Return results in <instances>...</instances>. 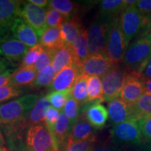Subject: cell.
<instances>
[{"instance_id":"obj_39","label":"cell","mask_w":151,"mask_h":151,"mask_svg":"<svg viewBox=\"0 0 151 151\" xmlns=\"http://www.w3.org/2000/svg\"><path fill=\"white\" fill-rule=\"evenodd\" d=\"M22 90L17 87L6 86L0 87V104L22 94Z\"/></svg>"},{"instance_id":"obj_33","label":"cell","mask_w":151,"mask_h":151,"mask_svg":"<svg viewBox=\"0 0 151 151\" xmlns=\"http://www.w3.org/2000/svg\"><path fill=\"white\" fill-rule=\"evenodd\" d=\"M43 50H44V48L41 46L40 43L29 49L25 56L24 57L22 62L20 63V67L19 68H28L35 67L36 62H37L39 56H40L41 52Z\"/></svg>"},{"instance_id":"obj_18","label":"cell","mask_w":151,"mask_h":151,"mask_svg":"<svg viewBox=\"0 0 151 151\" xmlns=\"http://www.w3.org/2000/svg\"><path fill=\"white\" fill-rule=\"evenodd\" d=\"M90 139H97L93 127L83 116H81L73 126L67 145Z\"/></svg>"},{"instance_id":"obj_15","label":"cell","mask_w":151,"mask_h":151,"mask_svg":"<svg viewBox=\"0 0 151 151\" xmlns=\"http://www.w3.org/2000/svg\"><path fill=\"white\" fill-rule=\"evenodd\" d=\"M81 74L79 67L76 64L64 68L55 76L50 89L52 91L65 92L72 89L78 77Z\"/></svg>"},{"instance_id":"obj_50","label":"cell","mask_w":151,"mask_h":151,"mask_svg":"<svg viewBox=\"0 0 151 151\" xmlns=\"http://www.w3.org/2000/svg\"><path fill=\"white\" fill-rule=\"evenodd\" d=\"M0 151H7L6 148H2V147H0Z\"/></svg>"},{"instance_id":"obj_22","label":"cell","mask_w":151,"mask_h":151,"mask_svg":"<svg viewBox=\"0 0 151 151\" xmlns=\"http://www.w3.org/2000/svg\"><path fill=\"white\" fill-rule=\"evenodd\" d=\"M50 107V104L46 97L39 98L34 108L23 118L24 122L30 127L34 124L44 122L47 111Z\"/></svg>"},{"instance_id":"obj_1","label":"cell","mask_w":151,"mask_h":151,"mask_svg":"<svg viewBox=\"0 0 151 151\" xmlns=\"http://www.w3.org/2000/svg\"><path fill=\"white\" fill-rule=\"evenodd\" d=\"M120 24L127 48L133 39L151 34V19L143 16L135 5L129 6L122 11Z\"/></svg>"},{"instance_id":"obj_14","label":"cell","mask_w":151,"mask_h":151,"mask_svg":"<svg viewBox=\"0 0 151 151\" xmlns=\"http://www.w3.org/2000/svg\"><path fill=\"white\" fill-rule=\"evenodd\" d=\"M19 2L15 0H0V39L8 35L18 18Z\"/></svg>"},{"instance_id":"obj_40","label":"cell","mask_w":151,"mask_h":151,"mask_svg":"<svg viewBox=\"0 0 151 151\" xmlns=\"http://www.w3.org/2000/svg\"><path fill=\"white\" fill-rule=\"evenodd\" d=\"M60 113H61V111L55 109L52 106H50L47 111L44 122L46 123L47 127H48V129H50L51 134L54 129L55 125L56 122L59 118Z\"/></svg>"},{"instance_id":"obj_16","label":"cell","mask_w":151,"mask_h":151,"mask_svg":"<svg viewBox=\"0 0 151 151\" xmlns=\"http://www.w3.org/2000/svg\"><path fill=\"white\" fill-rule=\"evenodd\" d=\"M11 32L13 37L28 47L32 48L40 42V37L36 30L19 17L15 20L11 29Z\"/></svg>"},{"instance_id":"obj_25","label":"cell","mask_w":151,"mask_h":151,"mask_svg":"<svg viewBox=\"0 0 151 151\" xmlns=\"http://www.w3.org/2000/svg\"><path fill=\"white\" fill-rule=\"evenodd\" d=\"M126 7H127L126 0H104L99 2L98 15L112 19L120 16Z\"/></svg>"},{"instance_id":"obj_36","label":"cell","mask_w":151,"mask_h":151,"mask_svg":"<svg viewBox=\"0 0 151 151\" xmlns=\"http://www.w3.org/2000/svg\"><path fill=\"white\" fill-rule=\"evenodd\" d=\"M142 135L143 143H151V113L141 117L138 120Z\"/></svg>"},{"instance_id":"obj_51","label":"cell","mask_w":151,"mask_h":151,"mask_svg":"<svg viewBox=\"0 0 151 151\" xmlns=\"http://www.w3.org/2000/svg\"><path fill=\"white\" fill-rule=\"evenodd\" d=\"M148 151H151V143H148Z\"/></svg>"},{"instance_id":"obj_17","label":"cell","mask_w":151,"mask_h":151,"mask_svg":"<svg viewBox=\"0 0 151 151\" xmlns=\"http://www.w3.org/2000/svg\"><path fill=\"white\" fill-rule=\"evenodd\" d=\"M107 110L110 121L113 125L133 119L132 106L126 103L120 97L116 98L109 101Z\"/></svg>"},{"instance_id":"obj_12","label":"cell","mask_w":151,"mask_h":151,"mask_svg":"<svg viewBox=\"0 0 151 151\" xmlns=\"http://www.w3.org/2000/svg\"><path fill=\"white\" fill-rule=\"evenodd\" d=\"M115 65L105 55H90L79 66L81 74L88 76L103 77Z\"/></svg>"},{"instance_id":"obj_26","label":"cell","mask_w":151,"mask_h":151,"mask_svg":"<svg viewBox=\"0 0 151 151\" xmlns=\"http://www.w3.org/2000/svg\"><path fill=\"white\" fill-rule=\"evenodd\" d=\"M40 44L43 48L53 51L63 44L61 37V27L47 28L41 36Z\"/></svg>"},{"instance_id":"obj_31","label":"cell","mask_w":151,"mask_h":151,"mask_svg":"<svg viewBox=\"0 0 151 151\" xmlns=\"http://www.w3.org/2000/svg\"><path fill=\"white\" fill-rule=\"evenodd\" d=\"M71 90L65 92L52 91L47 94L46 98L52 107L62 111L67 103V100L71 97Z\"/></svg>"},{"instance_id":"obj_4","label":"cell","mask_w":151,"mask_h":151,"mask_svg":"<svg viewBox=\"0 0 151 151\" xmlns=\"http://www.w3.org/2000/svg\"><path fill=\"white\" fill-rule=\"evenodd\" d=\"M110 134V140L123 149L130 146L139 147L143 143L139 122L136 119L113 125Z\"/></svg>"},{"instance_id":"obj_41","label":"cell","mask_w":151,"mask_h":151,"mask_svg":"<svg viewBox=\"0 0 151 151\" xmlns=\"http://www.w3.org/2000/svg\"><path fill=\"white\" fill-rule=\"evenodd\" d=\"M134 5L143 16L151 19V0H139Z\"/></svg>"},{"instance_id":"obj_30","label":"cell","mask_w":151,"mask_h":151,"mask_svg":"<svg viewBox=\"0 0 151 151\" xmlns=\"http://www.w3.org/2000/svg\"><path fill=\"white\" fill-rule=\"evenodd\" d=\"M88 102L95 101V100H103L104 101L102 82L100 77L88 76Z\"/></svg>"},{"instance_id":"obj_44","label":"cell","mask_w":151,"mask_h":151,"mask_svg":"<svg viewBox=\"0 0 151 151\" xmlns=\"http://www.w3.org/2000/svg\"><path fill=\"white\" fill-rule=\"evenodd\" d=\"M9 70V62L0 56V75Z\"/></svg>"},{"instance_id":"obj_32","label":"cell","mask_w":151,"mask_h":151,"mask_svg":"<svg viewBox=\"0 0 151 151\" xmlns=\"http://www.w3.org/2000/svg\"><path fill=\"white\" fill-rule=\"evenodd\" d=\"M62 111L65 113L67 118L69 119L72 126L74 125L77 120L81 116L80 115H81V105L79 104L78 101L73 99L71 96L67 100V103Z\"/></svg>"},{"instance_id":"obj_10","label":"cell","mask_w":151,"mask_h":151,"mask_svg":"<svg viewBox=\"0 0 151 151\" xmlns=\"http://www.w3.org/2000/svg\"><path fill=\"white\" fill-rule=\"evenodd\" d=\"M145 92V79L142 74L127 71L120 98L129 105L133 106Z\"/></svg>"},{"instance_id":"obj_28","label":"cell","mask_w":151,"mask_h":151,"mask_svg":"<svg viewBox=\"0 0 151 151\" xmlns=\"http://www.w3.org/2000/svg\"><path fill=\"white\" fill-rule=\"evenodd\" d=\"M48 7L58 11L68 20L76 16L78 7L76 4L69 0H51L49 1Z\"/></svg>"},{"instance_id":"obj_19","label":"cell","mask_w":151,"mask_h":151,"mask_svg":"<svg viewBox=\"0 0 151 151\" xmlns=\"http://www.w3.org/2000/svg\"><path fill=\"white\" fill-rule=\"evenodd\" d=\"M72 127V124H71L69 119L67 118L63 111H61L59 118L52 132L55 144L58 151H60L62 146H65V142L67 143Z\"/></svg>"},{"instance_id":"obj_20","label":"cell","mask_w":151,"mask_h":151,"mask_svg":"<svg viewBox=\"0 0 151 151\" xmlns=\"http://www.w3.org/2000/svg\"><path fill=\"white\" fill-rule=\"evenodd\" d=\"M51 67L55 74L64 68L74 63L73 54L71 46L65 43L52 51Z\"/></svg>"},{"instance_id":"obj_21","label":"cell","mask_w":151,"mask_h":151,"mask_svg":"<svg viewBox=\"0 0 151 151\" xmlns=\"http://www.w3.org/2000/svg\"><path fill=\"white\" fill-rule=\"evenodd\" d=\"M82 28V22L78 15L64 22L61 26V37L63 43L72 46Z\"/></svg>"},{"instance_id":"obj_23","label":"cell","mask_w":151,"mask_h":151,"mask_svg":"<svg viewBox=\"0 0 151 151\" xmlns=\"http://www.w3.org/2000/svg\"><path fill=\"white\" fill-rule=\"evenodd\" d=\"M74 63L80 66L90 55L88 45V31L84 27L81 29L78 37L71 46Z\"/></svg>"},{"instance_id":"obj_6","label":"cell","mask_w":151,"mask_h":151,"mask_svg":"<svg viewBox=\"0 0 151 151\" xmlns=\"http://www.w3.org/2000/svg\"><path fill=\"white\" fill-rule=\"evenodd\" d=\"M111 20L112 19L98 15L87 29L90 55H104Z\"/></svg>"},{"instance_id":"obj_2","label":"cell","mask_w":151,"mask_h":151,"mask_svg":"<svg viewBox=\"0 0 151 151\" xmlns=\"http://www.w3.org/2000/svg\"><path fill=\"white\" fill-rule=\"evenodd\" d=\"M151 59V34L135 39L130 43L124 54L122 63L127 71L142 74Z\"/></svg>"},{"instance_id":"obj_42","label":"cell","mask_w":151,"mask_h":151,"mask_svg":"<svg viewBox=\"0 0 151 151\" xmlns=\"http://www.w3.org/2000/svg\"><path fill=\"white\" fill-rule=\"evenodd\" d=\"M92 151H124L123 148H120L112 141L109 140L106 142L101 143L99 145H95L93 150Z\"/></svg>"},{"instance_id":"obj_24","label":"cell","mask_w":151,"mask_h":151,"mask_svg":"<svg viewBox=\"0 0 151 151\" xmlns=\"http://www.w3.org/2000/svg\"><path fill=\"white\" fill-rule=\"evenodd\" d=\"M37 72L35 67L19 68L11 74L9 86L19 88L20 86L32 85L37 77Z\"/></svg>"},{"instance_id":"obj_9","label":"cell","mask_w":151,"mask_h":151,"mask_svg":"<svg viewBox=\"0 0 151 151\" xmlns=\"http://www.w3.org/2000/svg\"><path fill=\"white\" fill-rule=\"evenodd\" d=\"M18 17L34 28L41 39L47 29L46 11L44 9L40 8L29 1H20Z\"/></svg>"},{"instance_id":"obj_43","label":"cell","mask_w":151,"mask_h":151,"mask_svg":"<svg viewBox=\"0 0 151 151\" xmlns=\"http://www.w3.org/2000/svg\"><path fill=\"white\" fill-rule=\"evenodd\" d=\"M11 74H12V70L9 69L5 73L0 75V87L9 86Z\"/></svg>"},{"instance_id":"obj_29","label":"cell","mask_w":151,"mask_h":151,"mask_svg":"<svg viewBox=\"0 0 151 151\" xmlns=\"http://www.w3.org/2000/svg\"><path fill=\"white\" fill-rule=\"evenodd\" d=\"M132 118L139 120L141 117L151 113V93L146 92L133 106Z\"/></svg>"},{"instance_id":"obj_34","label":"cell","mask_w":151,"mask_h":151,"mask_svg":"<svg viewBox=\"0 0 151 151\" xmlns=\"http://www.w3.org/2000/svg\"><path fill=\"white\" fill-rule=\"evenodd\" d=\"M55 75L54 71L52 70V67H49L46 70L39 71L37 73V77L31 86L36 89L42 88V87L50 86Z\"/></svg>"},{"instance_id":"obj_3","label":"cell","mask_w":151,"mask_h":151,"mask_svg":"<svg viewBox=\"0 0 151 151\" xmlns=\"http://www.w3.org/2000/svg\"><path fill=\"white\" fill-rule=\"evenodd\" d=\"M39 96L30 94L0 104V124H12L23 119L35 106Z\"/></svg>"},{"instance_id":"obj_37","label":"cell","mask_w":151,"mask_h":151,"mask_svg":"<svg viewBox=\"0 0 151 151\" xmlns=\"http://www.w3.org/2000/svg\"><path fill=\"white\" fill-rule=\"evenodd\" d=\"M97 139H90L67 145L64 151H92L95 146Z\"/></svg>"},{"instance_id":"obj_49","label":"cell","mask_w":151,"mask_h":151,"mask_svg":"<svg viewBox=\"0 0 151 151\" xmlns=\"http://www.w3.org/2000/svg\"><path fill=\"white\" fill-rule=\"evenodd\" d=\"M134 151H148V143H143L140 146L137 147Z\"/></svg>"},{"instance_id":"obj_5","label":"cell","mask_w":151,"mask_h":151,"mask_svg":"<svg viewBox=\"0 0 151 151\" xmlns=\"http://www.w3.org/2000/svg\"><path fill=\"white\" fill-rule=\"evenodd\" d=\"M127 49V44L120 27V16H117L111 20L104 55L114 65H117L122 62Z\"/></svg>"},{"instance_id":"obj_8","label":"cell","mask_w":151,"mask_h":151,"mask_svg":"<svg viewBox=\"0 0 151 151\" xmlns=\"http://www.w3.org/2000/svg\"><path fill=\"white\" fill-rule=\"evenodd\" d=\"M127 74V69L125 67L117 64L101 77L104 101L109 102L116 98L120 97Z\"/></svg>"},{"instance_id":"obj_13","label":"cell","mask_w":151,"mask_h":151,"mask_svg":"<svg viewBox=\"0 0 151 151\" xmlns=\"http://www.w3.org/2000/svg\"><path fill=\"white\" fill-rule=\"evenodd\" d=\"M103 101V100L90 101L85 104L81 111V116H83L94 129H102L108 120L109 112L101 104Z\"/></svg>"},{"instance_id":"obj_48","label":"cell","mask_w":151,"mask_h":151,"mask_svg":"<svg viewBox=\"0 0 151 151\" xmlns=\"http://www.w3.org/2000/svg\"><path fill=\"white\" fill-rule=\"evenodd\" d=\"M145 88H146V92L151 93V78L145 80Z\"/></svg>"},{"instance_id":"obj_7","label":"cell","mask_w":151,"mask_h":151,"mask_svg":"<svg viewBox=\"0 0 151 151\" xmlns=\"http://www.w3.org/2000/svg\"><path fill=\"white\" fill-rule=\"evenodd\" d=\"M25 145L27 151H58L51 132L45 122L34 124L28 129Z\"/></svg>"},{"instance_id":"obj_27","label":"cell","mask_w":151,"mask_h":151,"mask_svg":"<svg viewBox=\"0 0 151 151\" xmlns=\"http://www.w3.org/2000/svg\"><path fill=\"white\" fill-rule=\"evenodd\" d=\"M88 76L81 74L77 78L71 90V97L78 101L81 106L86 104L88 102Z\"/></svg>"},{"instance_id":"obj_11","label":"cell","mask_w":151,"mask_h":151,"mask_svg":"<svg viewBox=\"0 0 151 151\" xmlns=\"http://www.w3.org/2000/svg\"><path fill=\"white\" fill-rule=\"evenodd\" d=\"M28 50L27 46L13 37L0 39V56L11 64L22 62Z\"/></svg>"},{"instance_id":"obj_46","label":"cell","mask_w":151,"mask_h":151,"mask_svg":"<svg viewBox=\"0 0 151 151\" xmlns=\"http://www.w3.org/2000/svg\"><path fill=\"white\" fill-rule=\"evenodd\" d=\"M30 3H32L40 8H44L48 6L49 1L48 0H29Z\"/></svg>"},{"instance_id":"obj_35","label":"cell","mask_w":151,"mask_h":151,"mask_svg":"<svg viewBox=\"0 0 151 151\" xmlns=\"http://www.w3.org/2000/svg\"><path fill=\"white\" fill-rule=\"evenodd\" d=\"M67 19L58 11L49 8L46 11V25L47 28L61 27Z\"/></svg>"},{"instance_id":"obj_45","label":"cell","mask_w":151,"mask_h":151,"mask_svg":"<svg viewBox=\"0 0 151 151\" xmlns=\"http://www.w3.org/2000/svg\"><path fill=\"white\" fill-rule=\"evenodd\" d=\"M142 76L145 80H146V79L151 78V59L150 61H149L148 65H147L146 67L145 68V69L143 70Z\"/></svg>"},{"instance_id":"obj_47","label":"cell","mask_w":151,"mask_h":151,"mask_svg":"<svg viewBox=\"0 0 151 151\" xmlns=\"http://www.w3.org/2000/svg\"><path fill=\"white\" fill-rule=\"evenodd\" d=\"M6 143L4 137V134L2 133V130H1V124H0V147H2V148H5Z\"/></svg>"},{"instance_id":"obj_38","label":"cell","mask_w":151,"mask_h":151,"mask_svg":"<svg viewBox=\"0 0 151 151\" xmlns=\"http://www.w3.org/2000/svg\"><path fill=\"white\" fill-rule=\"evenodd\" d=\"M52 55L51 50L44 48V50L41 52L35 66L38 72L46 70L51 67Z\"/></svg>"}]
</instances>
